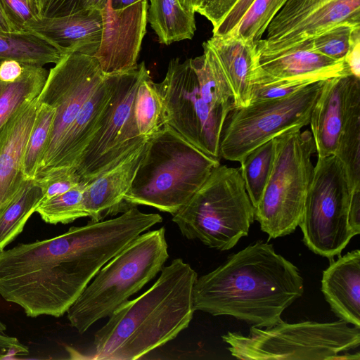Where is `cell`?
Returning a JSON list of instances; mask_svg holds the SVG:
<instances>
[{
  "mask_svg": "<svg viewBox=\"0 0 360 360\" xmlns=\"http://www.w3.org/2000/svg\"><path fill=\"white\" fill-rule=\"evenodd\" d=\"M79 11V0H42L40 18L65 16Z\"/></svg>",
  "mask_w": 360,
  "mask_h": 360,
  "instance_id": "40",
  "label": "cell"
},
{
  "mask_svg": "<svg viewBox=\"0 0 360 360\" xmlns=\"http://www.w3.org/2000/svg\"><path fill=\"white\" fill-rule=\"evenodd\" d=\"M165 231L161 227L140 234L96 274L67 311L80 334L109 316L161 271L169 257Z\"/></svg>",
  "mask_w": 360,
  "mask_h": 360,
  "instance_id": "6",
  "label": "cell"
},
{
  "mask_svg": "<svg viewBox=\"0 0 360 360\" xmlns=\"http://www.w3.org/2000/svg\"><path fill=\"white\" fill-rule=\"evenodd\" d=\"M352 75L345 59L321 55L304 41L286 51L270 55L255 51L252 80L258 78L311 77L316 80Z\"/></svg>",
  "mask_w": 360,
  "mask_h": 360,
  "instance_id": "18",
  "label": "cell"
},
{
  "mask_svg": "<svg viewBox=\"0 0 360 360\" xmlns=\"http://www.w3.org/2000/svg\"><path fill=\"white\" fill-rule=\"evenodd\" d=\"M360 104V78L352 75L326 79L309 125L318 157L334 155L354 108Z\"/></svg>",
  "mask_w": 360,
  "mask_h": 360,
  "instance_id": "16",
  "label": "cell"
},
{
  "mask_svg": "<svg viewBox=\"0 0 360 360\" xmlns=\"http://www.w3.org/2000/svg\"><path fill=\"white\" fill-rule=\"evenodd\" d=\"M357 27L360 25L342 23L306 41L311 50L334 60H342L349 50L352 32Z\"/></svg>",
  "mask_w": 360,
  "mask_h": 360,
  "instance_id": "34",
  "label": "cell"
},
{
  "mask_svg": "<svg viewBox=\"0 0 360 360\" xmlns=\"http://www.w3.org/2000/svg\"><path fill=\"white\" fill-rule=\"evenodd\" d=\"M287 0H254L236 28L229 35L245 42H256ZM228 35V36H229Z\"/></svg>",
  "mask_w": 360,
  "mask_h": 360,
  "instance_id": "33",
  "label": "cell"
},
{
  "mask_svg": "<svg viewBox=\"0 0 360 360\" xmlns=\"http://www.w3.org/2000/svg\"><path fill=\"white\" fill-rule=\"evenodd\" d=\"M148 1L137 2L115 11L106 5L101 11L103 34L94 55L105 75H115L135 68L146 32Z\"/></svg>",
  "mask_w": 360,
  "mask_h": 360,
  "instance_id": "15",
  "label": "cell"
},
{
  "mask_svg": "<svg viewBox=\"0 0 360 360\" xmlns=\"http://www.w3.org/2000/svg\"><path fill=\"white\" fill-rule=\"evenodd\" d=\"M104 77L94 56L79 53L64 55L49 71L37 98L39 103L53 108L56 115L49 144L35 178L48 166L82 107Z\"/></svg>",
  "mask_w": 360,
  "mask_h": 360,
  "instance_id": "13",
  "label": "cell"
},
{
  "mask_svg": "<svg viewBox=\"0 0 360 360\" xmlns=\"http://www.w3.org/2000/svg\"><path fill=\"white\" fill-rule=\"evenodd\" d=\"M351 189L335 155L318 157L299 226L302 241L330 260L355 236L348 222Z\"/></svg>",
  "mask_w": 360,
  "mask_h": 360,
  "instance_id": "11",
  "label": "cell"
},
{
  "mask_svg": "<svg viewBox=\"0 0 360 360\" xmlns=\"http://www.w3.org/2000/svg\"><path fill=\"white\" fill-rule=\"evenodd\" d=\"M338 257L323 271L321 291L340 320L360 327V250Z\"/></svg>",
  "mask_w": 360,
  "mask_h": 360,
  "instance_id": "22",
  "label": "cell"
},
{
  "mask_svg": "<svg viewBox=\"0 0 360 360\" xmlns=\"http://www.w3.org/2000/svg\"><path fill=\"white\" fill-rule=\"evenodd\" d=\"M18 31L6 16L0 4V32H12Z\"/></svg>",
  "mask_w": 360,
  "mask_h": 360,
  "instance_id": "47",
  "label": "cell"
},
{
  "mask_svg": "<svg viewBox=\"0 0 360 360\" xmlns=\"http://www.w3.org/2000/svg\"><path fill=\"white\" fill-rule=\"evenodd\" d=\"M238 0H207L196 13L205 16L215 28Z\"/></svg>",
  "mask_w": 360,
  "mask_h": 360,
  "instance_id": "39",
  "label": "cell"
},
{
  "mask_svg": "<svg viewBox=\"0 0 360 360\" xmlns=\"http://www.w3.org/2000/svg\"><path fill=\"white\" fill-rule=\"evenodd\" d=\"M221 338L237 359L332 360L359 347L360 327L349 326L342 320L295 323L283 321L269 328L252 326L248 335L228 332Z\"/></svg>",
  "mask_w": 360,
  "mask_h": 360,
  "instance_id": "9",
  "label": "cell"
},
{
  "mask_svg": "<svg viewBox=\"0 0 360 360\" xmlns=\"http://www.w3.org/2000/svg\"><path fill=\"white\" fill-rule=\"evenodd\" d=\"M275 155L274 139L248 153L240 161V171L249 198L257 205L269 181Z\"/></svg>",
  "mask_w": 360,
  "mask_h": 360,
  "instance_id": "28",
  "label": "cell"
},
{
  "mask_svg": "<svg viewBox=\"0 0 360 360\" xmlns=\"http://www.w3.org/2000/svg\"><path fill=\"white\" fill-rule=\"evenodd\" d=\"M254 0H238L221 22L212 30L213 36L226 37L238 26Z\"/></svg>",
  "mask_w": 360,
  "mask_h": 360,
  "instance_id": "38",
  "label": "cell"
},
{
  "mask_svg": "<svg viewBox=\"0 0 360 360\" xmlns=\"http://www.w3.org/2000/svg\"><path fill=\"white\" fill-rule=\"evenodd\" d=\"M26 30L48 39L63 55L79 53L94 56L102 39V13L97 9H82L65 16L41 17Z\"/></svg>",
  "mask_w": 360,
  "mask_h": 360,
  "instance_id": "19",
  "label": "cell"
},
{
  "mask_svg": "<svg viewBox=\"0 0 360 360\" xmlns=\"http://www.w3.org/2000/svg\"><path fill=\"white\" fill-rule=\"evenodd\" d=\"M28 64L15 59L0 60V82L9 84L19 79L25 73Z\"/></svg>",
  "mask_w": 360,
  "mask_h": 360,
  "instance_id": "42",
  "label": "cell"
},
{
  "mask_svg": "<svg viewBox=\"0 0 360 360\" xmlns=\"http://www.w3.org/2000/svg\"><path fill=\"white\" fill-rule=\"evenodd\" d=\"M219 165L165 124L148 139L124 201L129 209L142 205L174 215Z\"/></svg>",
  "mask_w": 360,
  "mask_h": 360,
  "instance_id": "5",
  "label": "cell"
},
{
  "mask_svg": "<svg viewBox=\"0 0 360 360\" xmlns=\"http://www.w3.org/2000/svg\"><path fill=\"white\" fill-rule=\"evenodd\" d=\"M303 292L297 267L272 244L257 240L197 278L193 305L195 310L264 328L283 321V312Z\"/></svg>",
  "mask_w": 360,
  "mask_h": 360,
  "instance_id": "2",
  "label": "cell"
},
{
  "mask_svg": "<svg viewBox=\"0 0 360 360\" xmlns=\"http://www.w3.org/2000/svg\"><path fill=\"white\" fill-rule=\"evenodd\" d=\"M108 0H79L80 11L82 9H97L102 11L105 8Z\"/></svg>",
  "mask_w": 360,
  "mask_h": 360,
  "instance_id": "45",
  "label": "cell"
},
{
  "mask_svg": "<svg viewBox=\"0 0 360 360\" xmlns=\"http://www.w3.org/2000/svg\"><path fill=\"white\" fill-rule=\"evenodd\" d=\"M143 232L131 211L0 252V295L31 318L60 317L99 270Z\"/></svg>",
  "mask_w": 360,
  "mask_h": 360,
  "instance_id": "1",
  "label": "cell"
},
{
  "mask_svg": "<svg viewBox=\"0 0 360 360\" xmlns=\"http://www.w3.org/2000/svg\"><path fill=\"white\" fill-rule=\"evenodd\" d=\"M348 222L354 235H359L360 233V187L351 191Z\"/></svg>",
  "mask_w": 360,
  "mask_h": 360,
  "instance_id": "44",
  "label": "cell"
},
{
  "mask_svg": "<svg viewBox=\"0 0 360 360\" xmlns=\"http://www.w3.org/2000/svg\"><path fill=\"white\" fill-rule=\"evenodd\" d=\"M255 213L240 168L219 165L172 220L187 239L225 251L248 234Z\"/></svg>",
  "mask_w": 360,
  "mask_h": 360,
  "instance_id": "7",
  "label": "cell"
},
{
  "mask_svg": "<svg viewBox=\"0 0 360 360\" xmlns=\"http://www.w3.org/2000/svg\"><path fill=\"white\" fill-rule=\"evenodd\" d=\"M42 199L41 189L34 179L27 180L15 198L0 213V252L22 232Z\"/></svg>",
  "mask_w": 360,
  "mask_h": 360,
  "instance_id": "27",
  "label": "cell"
},
{
  "mask_svg": "<svg viewBox=\"0 0 360 360\" xmlns=\"http://www.w3.org/2000/svg\"><path fill=\"white\" fill-rule=\"evenodd\" d=\"M203 54L172 59L164 79L154 83L164 124L207 155L219 160V139L233 108V93L218 59L207 44Z\"/></svg>",
  "mask_w": 360,
  "mask_h": 360,
  "instance_id": "4",
  "label": "cell"
},
{
  "mask_svg": "<svg viewBox=\"0 0 360 360\" xmlns=\"http://www.w3.org/2000/svg\"><path fill=\"white\" fill-rule=\"evenodd\" d=\"M39 105L36 98L17 111L0 129V213L27 181L22 172V160Z\"/></svg>",
  "mask_w": 360,
  "mask_h": 360,
  "instance_id": "17",
  "label": "cell"
},
{
  "mask_svg": "<svg viewBox=\"0 0 360 360\" xmlns=\"http://www.w3.org/2000/svg\"><path fill=\"white\" fill-rule=\"evenodd\" d=\"M63 56L53 43L32 30L0 32V60L15 59L44 66L57 63Z\"/></svg>",
  "mask_w": 360,
  "mask_h": 360,
  "instance_id": "24",
  "label": "cell"
},
{
  "mask_svg": "<svg viewBox=\"0 0 360 360\" xmlns=\"http://www.w3.org/2000/svg\"><path fill=\"white\" fill-rule=\"evenodd\" d=\"M197 278L196 271L181 258L163 266L150 288L118 306L96 331L89 358L135 360L176 338L188 328L195 311Z\"/></svg>",
  "mask_w": 360,
  "mask_h": 360,
  "instance_id": "3",
  "label": "cell"
},
{
  "mask_svg": "<svg viewBox=\"0 0 360 360\" xmlns=\"http://www.w3.org/2000/svg\"><path fill=\"white\" fill-rule=\"evenodd\" d=\"M0 4L18 31L27 30V25L38 18L28 0H0Z\"/></svg>",
  "mask_w": 360,
  "mask_h": 360,
  "instance_id": "37",
  "label": "cell"
},
{
  "mask_svg": "<svg viewBox=\"0 0 360 360\" xmlns=\"http://www.w3.org/2000/svg\"><path fill=\"white\" fill-rule=\"evenodd\" d=\"M345 60L352 75L360 78V27L354 29Z\"/></svg>",
  "mask_w": 360,
  "mask_h": 360,
  "instance_id": "43",
  "label": "cell"
},
{
  "mask_svg": "<svg viewBox=\"0 0 360 360\" xmlns=\"http://www.w3.org/2000/svg\"><path fill=\"white\" fill-rule=\"evenodd\" d=\"M29 354L28 347L15 337L0 332V359H11Z\"/></svg>",
  "mask_w": 360,
  "mask_h": 360,
  "instance_id": "41",
  "label": "cell"
},
{
  "mask_svg": "<svg viewBox=\"0 0 360 360\" xmlns=\"http://www.w3.org/2000/svg\"><path fill=\"white\" fill-rule=\"evenodd\" d=\"M115 77V75H105L101 84L82 107L48 166L36 178L57 168L76 167L81 155L101 127L112 94Z\"/></svg>",
  "mask_w": 360,
  "mask_h": 360,
  "instance_id": "21",
  "label": "cell"
},
{
  "mask_svg": "<svg viewBox=\"0 0 360 360\" xmlns=\"http://www.w3.org/2000/svg\"><path fill=\"white\" fill-rule=\"evenodd\" d=\"M274 140L272 170L255 213L269 240L289 235L299 226L314 174L311 158L316 153L308 129L291 128Z\"/></svg>",
  "mask_w": 360,
  "mask_h": 360,
  "instance_id": "8",
  "label": "cell"
},
{
  "mask_svg": "<svg viewBox=\"0 0 360 360\" xmlns=\"http://www.w3.org/2000/svg\"><path fill=\"white\" fill-rule=\"evenodd\" d=\"M34 181L41 189L42 201L61 195L82 182L75 167L53 169Z\"/></svg>",
  "mask_w": 360,
  "mask_h": 360,
  "instance_id": "36",
  "label": "cell"
},
{
  "mask_svg": "<svg viewBox=\"0 0 360 360\" xmlns=\"http://www.w3.org/2000/svg\"><path fill=\"white\" fill-rule=\"evenodd\" d=\"M325 80L279 98L234 107L227 115L219 139V156L239 162L248 153L283 132L309 124Z\"/></svg>",
  "mask_w": 360,
  "mask_h": 360,
  "instance_id": "10",
  "label": "cell"
},
{
  "mask_svg": "<svg viewBox=\"0 0 360 360\" xmlns=\"http://www.w3.org/2000/svg\"><path fill=\"white\" fill-rule=\"evenodd\" d=\"M141 1L145 0H108V5L111 9L117 11L125 8Z\"/></svg>",
  "mask_w": 360,
  "mask_h": 360,
  "instance_id": "48",
  "label": "cell"
},
{
  "mask_svg": "<svg viewBox=\"0 0 360 360\" xmlns=\"http://www.w3.org/2000/svg\"><path fill=\"white\" fill-rule=\"evenodd\" d=\"M148 21L159 41L165 45L191 39L196 30L195 13L184 9L178 0H150Z\"/></svg>",
  "mask_w": 360,
  "mask_h": 360,
  "instance_id": "25",
  "label": "cell"
},
{
  "mask_svg": "<svg viewBox=\"0 0 360 360\" xmlns=\"http://www.w3.org/2000/svg\"><path fill=\"white\" fill-rule=\"evenodd\" d=\"M85 185L82 181L61 195L41 201L35 212L50 224H67L87 217L84 203Z\"/></svg>",
  "mask_w": 360,
  "mask_h": 360,
  "instance_id": "32",
  "label": "cell"
},
{
  "mask_svg": "<svg viewBox=\"0 0 360 360\" xmlns=\"http://www.w3.org/2000/svg\"><path fill=\"white\" fill-rule=\"evenodd\" d=\"M48 75L44 66L28 64L19 79L9 84L0 82V129L17 111L38 97Z\"/></svg>",
  "mask_w": 360,
  "mask_h": 360,
  "instance_id": "26",
  "label": "cell"
},
{
  "mask_svg": "<svg viewBox=\"0 0 360 360\" xmlns=\"http://www.w3.org/2000/svg\"><path fill=\"white\" fill-rule=\"evenodd\" d=\"M342 23L360 25V0H287L255 44L258 54L286 51Z\"/></svg>",
  "mask_w": 360,
  "mask_h": 360,
  "instance_id": "14",
  "label": "cell"
},
{
  "mask_svg": "<svg viewBox=\"0 0 360 360\" xmlns=\"http://www.w3.org/2000/svg\"><path fill=\"white\" fill-rule=\"evenodd\" d=\"M147 71L142 62L129 70L115 74L112 94L101 127L76 166L83 183L113 167L148 141L139 134L134 116L135 95Z\"/></svg>",
  "mask_w": 360,
  "mask_h": 360,
  "instance_id": "12",
  "label": "cell"
},
{
  "mask_svg": "<svg viewBox=\"0 0 360 360\" xmlns=\"http://www.w3.org/2000/svg\"><path fill=\"white\" fill-rule=\"evenodd\" d=\"M148 70L139 84L134 103V116L139 134L150 139L163 127L162 108L158 91Z\"/></svg>",
  "mask_w": 360,
  "mask_h": 360,
  "instance_id": "29",
  "label": "cell"
},
{
  "mask_svg": "<svg viewBox=\"0 0 360 360\" xmlns=\"http://www.w3.org/2000/svg\"><path fill=\"white\" fill-rule=\"evenodd\" d=\"M55 115L56 110L53 108L39 103L23 155L22 172L26 180L35 179L49 144Z\"/></svg>",
  "mask_w": 360,
  "mask_h": 360,
  "instance_id": "30",
  "label": "cell"
},
{
  "mask_svg": "<svg viewBox=\"0 0 360 360\" xmlns=\"http://www.w3.org/2000/svg\"><path fill=\"white\" fill-rule=\"evenodd\" d=\"M6 329V325L0 320V332H4Z\"/></svg>",
  "mask_w": 360,
  "mask_h": 360,
  "instance_id": "50",
  "label": "cell"
},
{
  "mask_svg": "<svg viewBox=\"0 0 360 360\" xmlns=\"http://www.w3.org/2000/svg\"><path fill=\"white\" fill-rule=\"evenodd\" d=\"M147 142L117 165L86 183L84 203L91 221H99L108 215L117 214L129 209L124 197L144 156Z\"/></svg>",
  "mask_w": 360,
  "mask_h": 360,
  "instance_id": "20",
  "label": "cell"
},
{
  "mask_svg": "<svg viewBox=\"0 0 360 360\" xmlns=\"http://www.w3.org/2000/svg\"><path fill=\"white\" fill-rule=\"evenodd\" d=\"M334 155L343 167L351 191L360 187V104L352 110Z\"/></svg>",
  "mask_w": 360,
  "mask_h": 360,
  "instance_id": "31",
  "label": "cell"
},
{
  "mask_svg": "<svg viewBox=\"0 0 360 360\" xmlns=\"http://www.w3.org/2000/svg\"><path fill=\"white\" fill-rule=\"evenodd\" d=\"M181 6L188 12L196 13L207 0H178Z\"/></svg>",
  "mask_w": 360,
  "mask_h": 360,
  "instance_id": "46",
  "label": "cell"
},
{
  "mask_svg": "<svg viewBox=\"0 0 360 360\" xmlns=\"http://www.w3.org/2000/svg\"><path fill=\"white\" fill-rule=\"evenodd\" d=\"M317 81L311 77L255 79L252 82L250 103L285 97Z\"/></svg>",
  "mask_w": 360,
  "mask_h": 360,
  "instance_id": "35",
  "label": "cell"
},
{
  "mask_svg": "<svg viewBox=\"0 0 360 360\" xmlns=\"http://www.w3.org/2000/svg\"><path fill=\"white\" fill-rule=\"evenodd\" d=\"M207 44L215 53L233 93L234 107L250 103L255 44L233 36H213Z\"/></svg>",
  "mask_w": 360,
  "mask_h": 360,
  "instance_id": "23",
  "label": "cell"
},
{
  "mask_svg": "<svg viewBox=\"0 0 360 360\" xmlns=\"http://www.w3.org/2000/svg\"><path fill=\"white\" fill-rule=\"evenodd\" d=\"M29 4L38 18L41 16V0H28Z\"/></svg>",
  "mask_w": 360,
  "mask_h": 360,
  "instance_id": "49",
  "label": "cell"
}]
</instances>
